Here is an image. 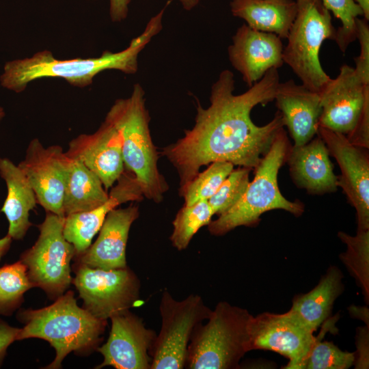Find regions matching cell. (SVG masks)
I'll return each mask as SVG.
<instances>
[{"label": "cell", "instance_id": "cell-16", "mask_svg": "<svg viewBox=\"0 0 369 369\" xmlns=\"http://www.w3.org/2000/svg\"><path fill=\"white\" fill-rule=\"evenodd\" d=\"M282 38L273 33L255 30L243 24L232 36L228 48L229 60L251 87L271 68L284 64Z\"/></svg>", "mask_w": 369, "mask_h": 369}, {"label": "cell", "instance_id": "cell-29", "mask_svg": "<svg viewBox=\"0 0 369 369\" xmlns=\"http://www.w3.org/2000/svg\"><path fill=\"white\" fill-rule=\"evenodd\" d=\"M229 162L215 161L196 176L180 193L184 200V206L208 200L219 189L223 182L234 169Z\"/></svg>", "mask_w": 369, "mask_h": 369}, {"label": "cell", "instance_id": "cell-4", "mask_svg": "<svg viewBox=\"0 0 369 369\" xmlns=\"http://www.w3.org/2000/svg\"><path fill=\"white\" fill-rule=\"evenodd\" d=\"M105 120L119 131L124 169L135 176L144 196L162 202L169 187L158 168L159 155L150 135V117L141 85L134 84L130 96L116 100Z\"/></svg>", "mask_w": 369, "mask_h": 369}, {"label": "cell", "instance_id": "cell-28", "mask_svg": "<svg viewBox=\"0 0 369 369\" xmlns=\"http://www.w3.org/2000/svg\"><path fill=\"white\" fill-rule=\"evenodd\" d=\"M33 287L20 260L0 267V314L10 316L23 301L25 292Z\"/></svg>", "mask_w": 369, "mask_h": 369}, {"label": "cell", "instance_id": "cell-31", "mask_svg": "<svg viewBox=\"0 0 369 369\" xmlns=\"http://www.w3.org/2000/svg\"><path fill=\"white\" fill-rule=\"evenodd\" d=\"M320 335L313 344L303 369H347L354 365L355 352L342 351L332 342L322 340Z\"/></svg>", "mask_w": 369, "mask_h": 369}, {"label": "cell", "instance_id": "cell-9", "mask_svg": "<svg viewBox=\"0 0 369 369\" xmlns=\"http://www.w3.org/2000/svg\"><path fill=\"white\" fill-rule=\"evenodd\" d=\"M64 218L46 212L38 226L37 241L20 258L33 287L42 288L53 298L63 295L72 281L70 264L76 252L64 236Z\"/></svg>", "mask_w": 369, "mask_h": 369}, {"label": "cell", "instance_id": "cell-8", "mask_svg": "<svg viewBox=\"0 0 369 369\" xmlns=\"http://www.w3.org/2000/svg\"><path fill=\"white\" fill-rule=\"evenodd\" d=\"M159 312L161 327L151 349L150 369L184 368L193 331L208 318L211 310L198 295L178 301L164 290Z\"/></svg>", "mask_w": 369, "mask_h": 369}, {"label": "cell", "instance_id": "cell-30", "mask_svg": "<svg viewBox=\"0 0 369 369\" xmlns=\"http://www.w3.org/2000/svg\"><path fill=\"white\" fill-rule=\"evenodd\" d=\"M252 169L239 167L227 176L217 192L208 200L215 215H221L234 206L244 195Z\"/></svg>", "mask_w": 369, "mask_h": 369}, {"label": "cell", "instance_id": "cell-27", "mask_svg": "<svg viewBox=\"0 0 369 369\" xmlns=\"http://www.w3.org/2000/svg\"><path fill=\"white\" fill-rule=\"evenodd\" d=\"M214 215L208 200L191 206L184 205L172 222L173 231L170 236L172 245L179 251L185 249L193 236L202 227L208 226Z\"/></svg>", "mask_w": 369, "mask_h": 369}, {"label": "cell", "instance_id": "cell-39", "mask_svg": "<svg viewBox=\"0 0 369 369\" xmlns=\"http://www.w3.org/2000/svg\"><path fill=\"white\" fill-rule=\"evenodd\" d=\"M363 11L364 18L369 20V0H354Z\"/></svg>", "mask_w": 369, "mask_h": 369}, {"label": "cell", "instance_id": "cell-35", "mask_svg": "<svg viewBox=\"0 0 369 369\" xmlns=\"http://www.w3.org/2000/svg\"><path fill=\"white\" fill-rule=\"evenodd\" d=\"M19 331L20 329L11 327L0 319V366L6 354L8 347L16 340Z\"/></svg>", "mask_w": 369, "mask_h": 369}, {"label": "cell", "instance_id": "cell-41", "mask_svg": "<svg viewBox=\"0 0 369 369\" xmlns=\"http://www.w3.org/2000/svg\"><path fill=\"white\" fill-rule=\"evenodd\" d=\"M4 115H5V112L3 111V109L1 107H0V120L3 118Z\"/></svg>", "mask_w": 369, "mask_h": 369}, {"label": "cell", "instance_id": "cell-22", "mask_svg": "<svg viewBox=\"0 0 369 369\" xmlns=\"http://www.w3.org/2000/svg\"><path fill=\"white\" fill-rule=\"evenodd\" d=\"M0 176L7 187L0 210L9 223L7 234L12 240H22L31 226L29 217L37 204L35 193L19 167L8 158H0Z\"/></svg>", "mask_w": 369, "mask_h": 369}, {"label": "cell", "instance_id": "cell-18", "mask_svg": "<svg viewBox=\"0 0 369 369\" xmlns=\"http://www.w3.org/2000/svg\"><path fill=\"white\" fill-rule=\"evenodd\" d=\"M112 187L107 200L101 206L86 212L73 213L64 218L63 233L75 249L76 256L84 253L94 236L100 230L106 216L118 206L130 202L141 201L144 195L135 176L124 169Z\"/></svg>", "mask_w": 369, "mask_h": 369}, {"label": "cell", "instance_id": "cell-21", "mask_svg": "<svg viewBox=\"0 0 369 369\" xmlns=\"http://www.w3.org/2000/svg\"><path fill=\"white\" fill-rule=\"evenodd\" d=\"M274 100L294 146L303 145L317 135L321 113L319 92L290 79L279 83Z\"/></svg>", "mask_w": 369, "mask_h": 369}, {"label": "cell", "instance_id": "cell-3", "mask_svg": "<svg viewBox=\"0 0 369 369\" xmlns=\"http://www.w3.org/2000/svg\"><path fill=\"white\" fill-rule=\"evenodd\" d=\"M17 318L25 324L16 340L37 338L49 342L55 351L46 368H59L65 357L74 351L89 353L101 340L107 320H100L77 305L72 291L57 297L49 306L20 311Z\"/></svg>", "mask_w": 369, "mask_h": 369}, {"label": "cell", "instance_id": "cell-5", "mask_svg": "<svg viewBox=\"0 0 369 369\" xmlns=\"http://www.w3.org/2000/svg\"><path fill=\"white\" fill-rule=\"evenodd\" d=\"M290 148L286 133L282 127L254 168V177L241 200L208 224L212 235L222 236L239 226L257 225L260 216L272 210H284L296 217L302 215L304 204L298 200L286 199L278 187V172L286 162Z\"/></svg>", "mask_w": 369, "mask_h": 369}, {"label": "cell", "instance_id": "cell-15", "mask_svg": "<svg viewBox=\"0 0 369 369\" xmlns=\"http://www.w3.org/2000/svg\"><path fill=\"white\" fill-rule=\"evenodd\" d=\"M110 319L111 327L108 340L98 348L103 361L96 368L150 369L155 331L147 328L142 319L129 310L115 314Z\"/></svg>", "mask_w": 369, "mask_h": 369}, {"label": "cell", "instance_id": "cell-1", "mask_svg": "<svg viewBox=\"0 0 369 369\" xmlns=\"http://www.w3.org/2000/svg\"><path fill=\"white\" fill-rule=\"evenodd\" d=\"M279 83L278 69L269 70L263 77L241 94H234L235 81L228 69L212 85L210 105L197 100L194 126L161 152L176 169L181 192L199 173L200 168L215 161L254 169L269 150L278 131L284 126L277 111L273 118L258 126L251 112L258 105L274 100Z\"/></svg>", "mask_w": 369, "mask_h": 369}, {"label": "cell", "instance_id": "cell-7", "mask_svg": "<svg viewBox=\"0 0 369 369\" xmlns=\"http://www.w3.org/2000/svg\"><path fill=\"white\" fill-rule=\"evenodd\" d=\"M297 12L283 50V62L292 70L302 84L320 92L331 77L320 60V46L326 39L335 40L336 29L330 11L321 0H296Z\"/></svg>", "mask_w": 369, "mask_h": 369}, {"label": "cell", "instance_id": "cell-11", "mask_svg": "<svg viewBox=\"0 0 369 369\" xmlns=\"http://www.w3.org/2000/svg\"><path fill=\"white\" fill-rule=\"evenodd\" d=\"M318 337L289 310L283 314L262 312L252 318L250 351L266 350L285 357L284 368L303 369Z\"/></svg>", "mask_w": 369, "mask_h": 369}, {"label": "cell", "instance_id": "cell-34", "mask_svg": "<svg viewBox=\"0 0 369 369\" xmlns=\"http://www.w3.org/2000/svg\"><path fill=\"white\" fill-rule=\"evenodd\" d=\"M356 347L355 352V368L366 369L369 367V327H358L356 331Z\"/></svg>", "mask_w": 369, "mask_h": 369}, {"label": "cell", "instance_id": "cell-2", "mask_svg": "<svg viewBox=\"0 0 369 369\" xmlns=\"http://www.w3.org/2000/svg\"><path fill=\"white\" fill-rule=\"evenodd\" d=\"M165 10L163 8L153 16L142 33L132 39L121 51H105L96 57L59 59L50 51H40L29 57L7 62L0 77L1 84L9 90L20 93L30 83L42 78H59L72 86L83 88L91 85L94 77L105 70L135 74L138 70L139 53L163 29Z\"/></svg>", "mask_w": 369, "mask_h": 369}, {"label": "cell", "instance_id": "cell-32", "mask_svg": "<svg viewBox=\"0 0 369 369\" xmlns=\"http://www.w3.org/2000/svg\"><path fill=\"white\" fill-rule=\"evenodd\" d=\"M321 1L342 23L336 29L334 40L340 51L345 53L348 45L357 39L356 20L359 16H364L363 11L354 0Z\"/></svg>", "mask_w": 369, "mask_h": 369}, {"label": "cell", "instance_id": "cell-38", "mask_svg": "<svg viewBox=\"0 0 369 369\" xmlns=\"http://www.w3.org/2000/svg\"><path fill=\"white\" fill-rule=\"evenodd\" d=\"M12 238L9 236L6 235L2 238H0V260L1 258L8 251Z\"/></svg>", "mask_w": 369, "mask_h": 369}, {"label": "cell", "instance_id": "cell-6", "mask_svg": "<svg viewBox=\"0 0 369 369\" xmlns=\"http://www.w3.org/2000/svg\"><path fill=\"white\" fill-rule=\"evenodd\" d=\"M249 311L227 301H219L192 334L184 368L189 369H236L250 351Z\"/></svg>", "mask_w": 369, "mask_h": 369}, {"label": "cell", "instance_id": "cell-19", "mask_svg": "<svg viewBox=\"0 0 369 369\" xmlns=\"http://www.w3.org/2000/svg\"><path fill=\"white\" fill-rule=\"evenodd\" d=\"M138 217L139 207L136 205L111 210L106 216L96 241L77 256L79 262L105 270L126 267L128 233Z\"/></svg>", "mask_w": 369, "mask_h": 369}, {"label": "cell", "instance_id": "cell-23", "mask_svg": "<svg viewBox=\"0 0 369 369\" xmlns=\"http://www.w3.org/2000/svg\"><path fill=\"white\" fill-rule=\"evenodd\" d=\"M342 278L340 269L330 266L314 288L294 297L289 311L314 332L329 317L335 301L342 293Z\"/></svg>", "mask_w": 369, "mask_h": 369}, {"label": "cell", "instance_id": "cell-37", "mask_svg": "<svg viewBox=\"0 0 369 369\" xmlns=\"http://www.w3.org/2000/svg\"><path fill=\"white\" fill-rule=\"evenodd\" d=\"M349 313L353 316L357 314L355 318L361 319L369 325L368 310L367 308L351 307L349 308Z\"/></svg>", "mask_w": 369, "mask_h": 369}, {"label": "cell", "instance_id": "cell-10", "mask_svg": "<svg viewBox=\"0 0 369 369\" xmlns=\"http://www.w3.org/2000/svg\"><path fill=\"white\" fill-rule=\"evenodd\" d=\"M75 268L72 282L94 317L107 320L140 303V281L128 266L105 270L79 262Z\"/></svg>", "mask_w": 369, "mask_h": 369}, {"label": "cell", "instance_id": "cell-25", "mask_svg": "<svg viewBox=\"0 0 369 369\" xmlns=\"http://www.w3.org/2000/svg\"><path fill=\"white\" fill-rule=\"evenodd\" d=\"M108 197L99 177L80 161L68 157L63 200L65 217L93 210L103 204Z\"/></svg>", "mask_w": 369, "mask_h": 369}, {"label": "cell", "instance_id": "cell-14", "mask_svg": "<svg viewBox=\"0 0 369 369\" xmlns=\"http://www.w3.org/2000/svg\"><path fill=\"white\" fill-rule=\"evenodd\" d=\"M319 94L321 113L318 126L347 135L369 102V84L364 83L354 68L345 64Z\"/></svg>", "mask_w": 369, "mask_h": 369}, {"label": "cell", "instance_id": "cell-20", "mask_svg": "<svg viewBox=\"0 0 369 369\" xmlns=\"http://www.w3.org/2000/svg\"><path fill=\"white\" fill-rule=\"evenodd\" d=\"M286 162L295 184L309 194L320 195L338 189L328 149L318 134L303 145L290 146Z\"/></svg>", "mask_w": 369, "mask_h": 369}, {"label": "cell", "instance_id": "cell-24", "mask_svg": "<svg viewBox=\"0 0 369 369\" xmlns=\"http://www.w3.org/2000/svg\"><path fill=\"white\" fill-rule=\"evenodd\" d=\"M230 9L251 29L287 38L297 5L294 0H232Z\"/></svg>", "mask_w": 369, "mask_h": 369}, {"label": "cell", "instance_id": "cell-42", "mask_svg": "<svg viewBox=\"0 0 369 369\" xmlns=\"http://www.w3.org/2000/svg\"><path fill=\"white\" fill-rule=\"evenodd\" d=\"M87 1H98V0H87Z\"/></svg>", "mask_w": 369, "mask_h": 369}, {"label": "cell", "instance_id": "cell-12", "mask_svg": "<svg viewBox=\"0 0 369 369\" xmlns=\"http://www.w3.org/2000/svg\"><path fill=\"white\" fill-rule=\"evenodd\" d=\"M317 134L340 167L338 187L355 210L357 230H369L368 149L353 144L344 134L322 126H318Z\"/></svg>", "mask_w": 369, "mask_h": 369}, {"label": "cell", "instance_id": "cell-13", "mask_svg": "<svg viewBox=\"0 0 369 369\" xmlns=\"http://www.w3.org/2000/svg\"><path fill=\"white\" fill-rule=\"evenodd\" d=\"M68 157L59 145L44 148L33 139L25 159L17 165L33 189L37 203L46 212L65 217L63 200L68 175Z\"/></svg>", "mask_w": 369, "mask_h": 369}, {"label": "cell", "instance_id": "cell-26", "mask_svg": "<svg viewBox=\"0 0 369 369\" xmlns=\"http://www.w3.org/2000/svg\"><path fill=\"white\" fill-rule=\"evenodd\" d=\"M338 236L346 245L340 258L361 288L366 302L369 301V230H357L355 236L339 232Z\"/></svg>", "mask_w": 369, "mask_h": 369}, {"label": "cell", "instance_id": "cell-40", "mask_svg": "<svg viewBox=\"0 0 369 369\" xmlns=\"http://www.w3.org/2000/svg\"><path fill=\"white\" fill-rule=\"evenodd\" d=\"M182 5V8L190 11L195 8L199 3L200 0H178Z\"/></svg>", "mask_w": 369, "mask_h": 369}, {"label": "cell", "instance_id": "cell-17", "mask_svg": "<svg viewBox=\"0 0 369 369\" xmlns=\"http://www.w3.org/2000/svg\"><path fill=\"white\" fill-rule=\"evenodd\" d=\"M65 154L95 173L106 190L113 186L125 169L121 135L105 120L94 133L81 134L72 139Z\"/></svg>", "mask_w": 369, "mask_h": 369}, {"label": "cell", "instance_id": "cell-33", "mask_svg": "<svg viewBox=\"0 0 369 369\" xmlns=\"http://www.w3.org/2000/svg\"><path fill=\"white\" fill-rule=\"evenodd\" d=\"M365 18L356 20L357 39L360 44L359 55L355 58L354 70L366 84H369V26Z\"/></svg>", "mask_w": 369, "mask_h": 369}, {"label": "cell", "instance_id": "cell-36", "mask_svg": "<svg viewBox=\"0 0 369 369\" xmlns=\"http://www.w3.org/2000/svg\"><path fill=\"white\" fill-rule=\"evenodd\" d=\"M132 0H109V16L114 23L125 20Z\"/></svg>", "mask_w": 369, "mask_h": 369}]
</instances>
